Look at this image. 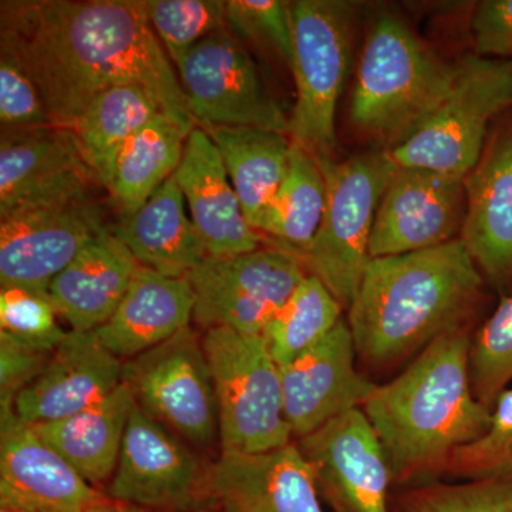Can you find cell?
I'll use <instances>...</instances> for the list:
<instances>
[{"label": "cell", "instance_id": "obj_1", "mask_svg": "<svg viewBox=\"0 0 512 512\" xmlns=\"http://www.w3.org/2000/svg\"><path fill=\"white\" fill-rule=\"evenodd\" d=\"M0 37L22 57L55 127L73 130L116 84L146 90L187 136L197 127L141 0H3Z\"/></svg>", "mask_w": 512, "mask_h": 512}, {"label": "cell", "instance_id": "obj_2", "mask_svg": "<svg viewBox=\"0 0 512 512\" xmlns=\"http://www.w3.org/2000/svg\"><path fill=\"white\" fill-rule=\"evenodd\" d=\"M471 345L466 326L444 333L363 404L393 480L444 473L458 448L481 439L490 427L491 409L471 386Z\"/></svg>", "mask_w": 512, "mask_h": 512}, {"label": "cell", "instance_id": "obj_3", "mask_svg": "<svg viewBox=\"0 0 512 512\" xmlns=\"http://www.w3.org/2000/svg\"><path fill=\"white\" fill-rule=\"evenodd\" d=\"M484 282L460 238L426 251L373 258L346 319L357 357L369 366L393 365L463 328Z\"/></svg>", "mask_w": 512, "mask_h": 512}, {"label": "cell", "instance_id": "obj_4", "mask_svg": "<svg viewBox=\"0 0 512 512\" xmlns=\"http://www.w3.org/2000/svg\"><path fill=\"white\" fill-rule=\"evenodd\" d=\"M454 72V63L444 62L399 16L382 13L367 32L350 120L393 150L439 109Z\"/></svg>", "mask_w": 512, "mask_h": 512}, {"label": "cell", "instance_id": "obj_5", "mask_svg": "<svg viewBox=\"0 0 512 512\" xmlns=\"http://www.w3.org/2000/svg\"><path fill=\"white\" fill-rule=\"evenodd\" d=\"M316 163L325 177V212L301 261L306 272L349 309L372 261L370 238L380 201L399 165L387 150L357 154L345 161L320 158Z\"/></svg>", "mask_w": 512, "mask_h": 512}, {"label": "cell", "instance_id": "obj_6", "mask_svg": "<svg viewBox=\"0 0 512 512\" xmlns=\"http://www.w3.org/2000/svg\"><path fill=\"white\" fill-rule=\"evenodd\" d=\"M291 10L296 101L288 136L316 160L335 158L336 110L349 72L355 6L296 0Z\"/></svg>", "mask_w": 512, "mask_h": 512}, {"label": "cell", "instance_id": "obj_7", "mask_svg": "<svg viewBox=\"0 0 512 512\" xmlns=\"http://www.w3.org/2000/svg\"><path fill=\"white\" fill-rule=\"evenodd\" d=\"M446 99L419 131L390 150L394 163L456 177L471 173L490 124L512 110V62L467 55L454 63Z\"/></svg>", "mask_w": 512, "mask_h": 512}, {"label": "cell", "instance_id": "obj_8", "mask_svg": "<svg viewBox=\"0 0 512 512\" xmlns=\"http://www.w3.org/2000/svg\"><path fill=\"white\" fill-rule=\"evenodd\" d=\"M202 345L217 394L221 453H264L291 443L281 369L264 336L214 328Z\"/></svg>", "mask_w": 512, "mask_h": 512}, {"label": "cell", "instance_id": "obj_9", "mask_svg": "<svg viewBox=\"0 0 512 512\" xmlns=\"http://www.w3.org/2000/svg\"><path fill=\"white\" fill-rule=\"evenodd\" d=\"M137 406L178 437L208 447L220 437L214 379L202 339L191 326L123 366Z\"/></svg>", "mask_w": 512, "mask_h": 512}, {"label": "cell", "instance_id": "obj_10", "mask_svg": "<svg viewBox=\"0 0 512 512\" xmlns=\"http://www.w3.org/2000/svg\"><path fill=\"white\" fill-rule=\"evenodd\" d=\"M306 276L298 256L262 247L232 258H207L185 279L195 295L194 320L202 328L262 336Z\"/></svg>", "mask_w": 512, "mask_h": 512}, {"label": "cell", "instance_id": "obj_11", "mask_svg": "<svg viewBox=\"0 0 512 512\" xmlns=\"http://www.w3.org/2000/svg\"><path fill=\"white\" fill-rule=\"evenodd\" d=\"M175 70L197 126L288 134L289 117L266 89L248 50L228 28L192 47Z\"/></svg>", "mask_w": 512, "mask_h": 512}, {"label": "cell", "instance_id": "obj_12", "mask_svg": "<svg viewBox=\"0 0 512 512\" xmlns=\"http://www.w3.org/2000/svg\"><path fill=\"white\" fill-rule=\"evenodd\" d=\"M210 494V470L177 434L137 406L107 497L151 511H188Z\"/></svg>", "mask_w": 512, "mask_h": 512}, {"label": "cell", "instance_id": "obj_13", "mask_svg": "<svg viewBox=\"0 0 512 512\" xmlns=\"http://www.w3.org/2000/svg\"><path fill=\"white\" fill-rule=\"evenodd\" d=\"M101 185L70 128L2 131L0 220L16 212L90 197Z\"/></svg>", "mask_w": 512, "mask_h": 512}, {"label": "cell", "instance_id": "obj_14", "mask_svg": "<svg viewBox=\"0 0 512 512\" xmlns=\"http://www.w3.org/2000/svg\"><path fill=\"white\" fill-rule=\"evenodd\" d=\"M315 471L320 498L333 512H390L393 476L382 444L362 409L299 439Z\"/></svg>", "mask_w": 512, "mask_h": 512}, {"label": "cell", "instance_id": "obj_15", "mask_svg": "<svg viewBox=\"0 0 512 512\" xmlns=\"http://www.w3.org/2000/svg\"><path fill=\"white\" fill-rule=\"evenodd\" d=\"M466 202L464 178L399 167L377 210L370 258L426 251L460 238Z\"/></svg>", "mask_w": 512, "mask_h": 512}, {"label": "cell", "instance_id": "obj_16", "mask_svg": "<svg viewBox=\"0 0 512 512\" xmlns=\"http://www.w3.org/2000/svg\"><path fill=\"white\" fill-rule=\"evenodd\" d=\"M92 197L0 220V285L49 289L80 249L106 228Z\"/></svg>", "mask_w": 512, "mask_h": 512}, {"label": "cell", "instance_id": "obj_17", "mask_svg": "<svg viewBox=\"0 0 512 512\" xmlns=\"http://www.w3.org/2000/svg\"><path fill=\"white\" fill-rule=\"evenodd\" d=\"M348 320L281 369L286 421L303 439L336 417L362 409L377 384L357 370Z\"/></svg>", "mask_w": 512, "mask_h": 512}, {"label": "cell", "instance_id": "obj_18", "mask_svg": "<svg viewBox=\"0 0 512 512\" xmlns=\"http://www.w3.org/2000/svg\"><path fill=\"white\" fill-rule=\"evenodd\" d=\"M0 427L3 510L87 512L106 497L15 412L0 413Z\"/></svg>", "mask_w": 512, "mask_h": 512}, {"label": "cell", "instance_id": "obj_19", "mask_svg": "<svg viewBox=\"0 0 512 512\" xmlns=\"http://www.w3.org/2000/svg\"><path fill=\"white\" fill-rule=\"evenodd\" d=\"M464 184L466 217L460 239L484 281L508 291L512 288V110L494 127Z\"/></svg>", "mask_w": 512, "mask_h": 512}, {"label": "cell", "instance_id": "obj_20", "mask_svg": "<svg viewBox=\"0 0 512 512\" xmlns=\"http://www.w3.org/2000/svg\"><path fill=\"white\" fill-rule=\"evenodd\" d=\"M123 366L94 330H70L42 373L16 397V416L36 426L83 412L123 383Z\"/></svg>", "mask_w": 512, "mask_h": 512}, {"label": "cell", "instance_id": "obj_21", "mask_svg": "<svg viewBox=\"0 0 512 512\" xmlns=\"http://www.w3.org/2000/svg\"><path fill=\"white\" fill-rule=\"evenodd\" d=\"M210 495L224 512H323L315 471L293 441L264 453H221Z\"/></svg>", "mask_w": 512, "mask_h": 512}, {"label": "cell", "instance_id": "obj_22", "mask_svg": "<svg viewBox=\"0 0 512 512\" xmlns=\"http://www.w3.org/2000/svg\"><path fill=\"white\" fill-rule=\"evenodd\" d=\"M174 177L207 258H232L262 248L264 237L249 225L220 153L201 127L185 141Z\"/></svg>", "mask_w": 512, "mask_h": 512}, {"label": "cell", "instance_id": "obj_23", "mask_svg": "<svg viewBox=\"0 0 512 512\" xmlns=\"http://www.w3.org/2000/svg\"><path fill=\"white\" fill-rule=\"evenodd\" d=\"M140 268L107 225L53 279L50 298L72 330L92 332L111 318Z\"/></svg>", "mask_w": 512, "mask_h": 512}, {"label": "cell", "instance_id": "obj_24", "mask_svg": "<svg viewBox=\"0 0 512 512\" xmlns=\"http://www.w3.org/2000/svg\"><path fill=\"white\" fill-rule=\"evenodd\" d=\"M194 308L187 279L141 266L116 311L94 333L104 348L126 362L188 328Z\"/></svg>", "mask_w": 512, "mask_h": 512}, {"label": "cell", "instance_id": "obj_25", "mask_svg": "<svg viewBox=\"0 0 512 512\" xmlns=\"http://www.w3.org/2000/svg\"><path fill=\"white\" fill-rule=\"evenodd\" d=\"M111 228L138 264L170 278H187L207 259L174 175L146 204L133 214L121 215L119 224Z\"/></svg>", "mask_w": 512, "mask_h": 512}, {"label": "cell", "instance_id": "obj_26", "mask_svg": "<svg viewBox=\"0 0 512 512\" xmlns=\"http://www.w3.org/2000/svg\"><path fill=\"white\" fill-rule=\"evenodd\" d=\"M136 399L121 383L106 399L66 419L32 426L90 484L111 480Z\"/></svg>", "mask_w": 512, "mask_h": 512}, {"label": "cell", "instance_id": "obj_27", "mask_svg": "<svg viewBox=\"0 0 512 512\" xmlns=\"http://www.w3.org/2000/svg\"><path fill=\"white\" fill-rule=\"evenodd\" d=\"M198 127L217 147L245 218L261 234L266 212L288 171L291 138L262 128Z\"/></svg>", "mask_w": 512, "mask_h": 512}, {"label": "cell", "instance_id": "obj_28", "mask_svg": "<svg viewBox=\"0 0 512 512\" xmlns=\"http://www.w3.org/2000/svg\"><path fill=\"white\" fill-rule=\"evenodd\" d=\"M187 134L167 116H160L134 134L101 168L106 188L121 215L136 212L177 171Z\"/></svg>", "mask_w": 512, "mask_h": 512}, {"label": "cell", "instance_id": "obj_29", "mask_svg": "<svg viewBox=\"0 0 512 512\" xmlns=\"http://www.w3.org/2000/svg\"><path fill=\"white\" fill-rule=\"evenodd\" d=\"M325 205V177L319 164L292 141L288 171L266 212L262 237L269 238L271 247L301 259L318 234Z\"/></svg>", "mask_w": 512, "mask_h": 512}, {"label": "cell", "instance_id": "obj_30", "mask_svg": "<svg viewBox=\"0 0 512 512\" xmlns=\"http://www.w3.org/2000/svg\"><path fill=\"white\" fill-rule=\"evenodd\" d=\"M165 116L156 100L133 84L101 90L74 124L89 164L96 174L127 140L158 117Z\"/></svg>", "mask_w": 512, "mask_h": 512}, {"label": "cell", "instance_id": "obj_31", "mask_svg": "<svg viewBox=\"0 0 512 512\" xmlns=\"http://www.w3.org/2000/svg\"><path fill=\"white\" fill-rule=\"evenodd\" d=\"M343 309L335 295L316 276L308 274L262 335L278 366L286 365L328 336L343 319Z\"/></svg>", "mask_w": 512, "mask_h": 512}, {"label": "cell", "instance_id": "obj_32", "mask_svg": "<svg viewBox=\"0 0 512 512\" xmlns=\"http://www.w3.org/2000/svg\"><path fill=\"white\" fill-rule=\"evenodd\" d=\"M151 28L177 66L208 36L227 28V2L221 0H144Z\"/></svg>", "mask_w": 512, "mask_h": 512}, {"label": "cell", "instance_id": "obj_33", "mask_svg": "<svg viewBox=\"0 0 512 512\" xmlns=\"http://www.w3.org/2000/svg\"><path fill=\"white\" fill-rule=\"evenodd\" d=\"M470 376L477 399L493 410L500 394L512 383V293L503 296L474 336Z\"/></svg>", "mask_w": 512, "mask_h": 512}, {"label": "cell", "instance_id": "obj_34", "mask_svg": "<svg viewBox=\"0 0 512 512\" xmlns=\"http://www.w3.org/2000/svg\"><path fill=\"white\" fill-rule=\"evenodd\" d=\"M444 473L463 481L512 476V387L495 402L484 436L458 448Z\"/></svg>", "mask_w": 512, "mask_h": 512}, {"label": "cell", "instance_id": "obj_35", "mask_svg": "<svg viewBox=\"0 0 512 512\" xmlns=\"http://www.w3.org/2000/svg\"><path fill=\"white\" fill-rule=\"evenodd\" d=\"M49 289L5 286L0 289V332L29 345L55 352L66 339Z\"/></svg>", "mask_w": 512, "mask_h": 512}, {"label": "cell", "instance_id": "obj_36", "mask_svg": "<svg viewBox=\"0 0 512 512\" xmlns=\"http://www.w3.org/2000/svg\"><path fill=\"white\" fill-rule=\"evenodd\" d=\"M399 512H512V476L424 485L404 495Z\"/></svg>", "mask_w": 512, "mask_h": 512}, {"label": "cell", "instance_id": "obj_37", "mask_svg": "<svg viewBox=\"0 0 512 512\" xmlns=\"http://www.w3.org/2000/svg\"><path fill=\"white\" fill-rule=\"evenodd\" d=\"M0 123L2 131L53 126L35 80L5 37H0Z\"/></svg>", "mask_w": 512, "mask_h": 512}, {"label": "cell", "instance_id": "obj_38", "mask_svg": "<svg viewBox=\"0 0 512 512\" xmlns=\"http://www.w3.org/2000/svg\"><path fill=\"white\" fill-rule=\"evenodd\" d=\"M227 28L244 42L272 50L292 69L293 23L291 2L284 0H229Z\"/></svg>", "mask_w": 512, "mask_h": 512}, {"label": "cell", "instance_id": "obj_39", "mask_svg": "<svg viewBox=\"0 0 512 512\" xmlns=\"http://www.w3.org/2000/svg\"><path fill=\"white\" fill-rule=\"evenodd\" d=\"M53 352L0 332V413L15 412V400L42 373Z\"/></svg>", "mask_w": 512, "mask_h": 512}, {"label": "cell", "instance_id": "obj_40", "mask_svg": "<svg viewBox=\"0 0 512 512\" xmlns=\"http://www.w3.org/2000/svg\"><path fill=\"white\" fill-rule=\"evenodd\" d=\"M476 55L512 59V0L478 3L471 19Z\"/></svg>", "mask_w": 512, "mask_h": 512}, {"label": "cell", "instance_id": "obj_41", "mask_svg": "<svg viewBox=\"0 0 512 512\" xmlns=\"http://www.w3.org/2000/svg\"><path fill=\"white\" fill-rule=\"evenodd\" d=\"M87 512H157L147 510V508L138 507V505L123 503V501L113 500L110 497H104L100 503L93 505Z\"/></svg>", "mask_w": 512, "mask_h": 512}, {"label": "cell", "instance_id": "obj_42", "mask_svg": "<svg viewBox=\"0 0 512 512\" xmlns=\"http://www.w3.org/2000/svg\"><path fill=\"white\" fill-rule=\"evenodd\" d=\"M0 512H19V511H9V510H3V508H0Z\"/></svg>", "mask_w": 512, "mask_h": 512}, {"label": "cell", "instance_id": "obj_43", "mask_svg": "<svg viewBox=\"0 0 512 512\" xmlns=\"http://www.w3.org/2000/svg\"><path fill=\"white\" fill-rule=\"evenodd\" d=\"M184 512H205V511H200V510H188V511H184Z\"/></svg>", "mask_w": 512, "mask_h": 512}, {"label": "cell", "instance_id": "obj_44", "mask_svg": "<svg viewBox=\"0 0 512 512\" xmlns=\"http://www.w3.org/2000/svg\"><path fill=\"white\" fill-rule=\"evenodd\" d=\"M511 62H512V59H511Z\"/></svg>", "mask_w": 512, "mask_h": 512}]
</instances>
